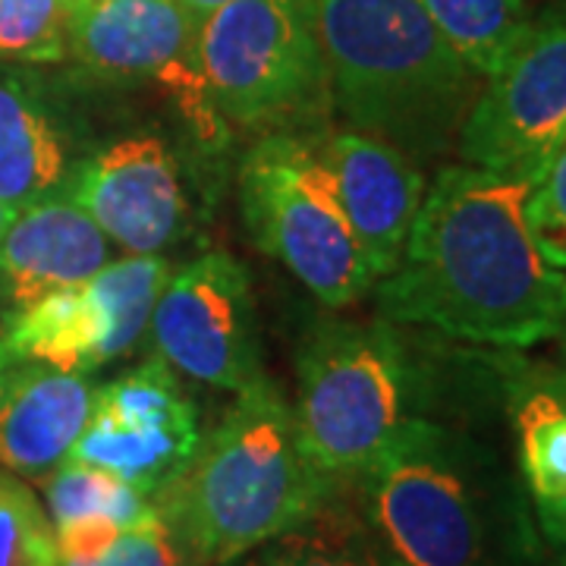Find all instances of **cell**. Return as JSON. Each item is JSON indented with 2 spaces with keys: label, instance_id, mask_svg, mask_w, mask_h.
I'll return each instance as SVG.
<instances>
[{
  "label": "cell",
  "instance_id": "27",
  "mask_svg": "<svg viewBox=\"0 0 566 566\" xmlns=\"http://www.w3.org/2000/svg\"><path fill=\"white\" fill-rule=\"evenodd\" d=\"M180 547L170 538V532L161 523L158 510L151 520H145L142 526L126 528L114 547L92 560V564H57V566H177L180 560Z\"/></svg>",
  "mask_w": 566,
  "mask_h": 566
},
{
  "label": "cell",
  "instance_id": "20",
  "mask_svg": "<svg viewBox=\"0 0 566 566\" xmlns=\"http://www.w3.org/2000/svg\"><path fill=\"white\" fill-rule=\"evenodd\" d=\"M262 566H381L378 547L356 504H346L337 485L322 506L296 528L262 545Z\"/></svg>",
  "mask_w": 566,
  "mask_h": 566
},
{
  "label": "cell",
  "instance_id": "6",
  "mask_svg": "<svg viewBox=\"0 0 566 566\" xmlns=\"http://www.w3.org/2000/svg\"><path fill=\"white\" fill-rule=\"evenodd\" d=\"M240 205L252 243L324 305L344 308L375 290L337 180L305 139L271 133L255 142L240 167Z\"/></svg>",
  "mask_w": 566,
  "mask_h": 566
},
{
  "label": "cell",
  "instance_id": "31",
  "mask_svg": "<svg viewBox=\"0 0 566 566\" xmlns=\"http://www.w3.org/2000/svg\"><path fill=\"white\" fill-rule=\"evenodd\" d=\"M13 214H17V208H10V205L0 202V240H3L7 227H10V221H13Z\"/></svg>",
  "mask_w": 566,
  "mask_h": 566
},
{
  "label": "cell",
  "instance_id": "11",
  "mask_svg": "<svg viewBox=\"0 0 566 566\" xmlns=\"http://www.w3.org/2000/svg\"><path fill=\"white\" fill-rule=\"evenodd\" d=\"M63 192L126 255H161L186 221L180 164L161 136L136 133L80 158Z\"/></svg>",
  "mask_w": 566,
  "mask_h": 566
},
{
  "label": "cell",
  "instance_id": "22",
  "mask_svg": "<svg viewBox=\"0 0 566 566\" xmlns=\"http://www.w3.org/2000/svg\"><path fill=\"white\" fill-rule=\"evenodd\" d=\"M44 497L54 526L66 520H80V516H111L117 526L126 528L142 526L145 520L155 516V506L148 501V494H142L139 488L126 485L114 472L98 469L88 463H61L44 482Z\"/></svg>",
  "mask_w": 566,
  "mask_h": 566
},
{
  "label": "cell",
  "instance_id": "15",
  "mask_svg": "<svg viewBox=\"0 0 566 566\" xmlns=\"http://www.w3.org/2000/svg\"><path fill=\"white\" fill-rule=\"evenodd\" d=\"M76 161L70 133L39 80L0 66V202L20 211L61 192Z\"/></svg>",
  "mask_w": 566,
  "mask_h": 566
},
{
  "label": "cell",
  "instance_id": "12",
  "mask_svg": "<svg viewBox=\"0 0 566 566\" xmlns=\"http://www.w3.org/2000/svg\"><path fill=\"white\" fill-rule=\"evenodd\" d=\"M346 218L363 243L375 281L387 277L403 259L406 240L424 199V177L416 158L394 142L363 129H346L324 142Z\"/></svg>",
  "mask_w": 566,
  "mask_h": 566
},
{
  "label": "cell",
  "instance_id": "34",
  "mask_svg": "<svg viewBox=\"0 0 566 566\" xmlns=\"http://www.w3.org/2000/svg\"><path fill=\"white\" fill-rule=\"evenodd\" d=\"M177 566H205V564H199V560H192V557H180V560H177Z\"/></svg>",
  "mask_w": 566,
  "mask_h": 566
},
{
  "label": "cell",
  "instance_id": "24",
  "mask_svg": "<svg viewBox=\"0 0 566 566\" xmlns=\"http://www.w3.org/2000/svg\"><path fill=\"white\" fill-rule=\"evenodd\" d=\"M0 566H57V542L32 488L0 472Z\"/></svg>",
  "mask_w": 566,
  "mask_h": 566
},
{
  "label": "cell",
  "instance_id": "28",
  "mask_svg": "<svg viewBox=\"0 0 566 566\" xmlns=\"http://www.w3.org/2000/svg\"><path fill=\"white\" fill-rule=\"evenodd\" d=\"M123 528L111 516H80L54 526V542H57V564H92L104 557L114 542L120 538Z\"/></svg>",
  "mask_w": 566,
  "mask_h": 566
},
{
  "label": "cell",
  "instance_id": "4",
  "mask_svg": "<svg viewBox=\"0 0 566 566\" xmlns=\"http://www.w3.org/2000/svg\"><path fill=\"white\" fill-rule=\"evenodd\" d=\"M381 566H488L479 453L428 419H406L346 482Z\"/></svg>",
  "mask_w": 566,
  "mask_h": 566
},
{
  "label": "cell",
  "instance_id": "14",
  "mask_svg": "<svg viewBox=\"0 0 566 566\" xmlns=\"http://www.w3.org/2000/svg\"><path fill=\"white\" fill-rule=\"evenodd\" d=\"M98 387L82 371L17 363L0 400V465L29 482H44L66 463L92 419Z\"/></svg>",
  "mask_w": 566,
  "mask_h": 566
},
{
  "label": "cell",
  "instance_id": "13",
  "mask_svg": "<svg viewBox=\"0 0 566 566\" xmlns=\"http://www.w3.org/2000/svg\"><path fill=\"white\" fill-rule=\"evenodd\" d=\"M111 237L66 192L13 214L0 240V300L17 312L41 296L88 283L114 262Z\"/></svg>",
  "mask_w": 566,
  "mask_h": 566
},
{
  "label": "cell",
  "instance_id": "16",
  "mask_svg": "<svg viewBox=\"0 0 566 566\" xmlns=\"http://www.w3.org/2000/svg\"><path fill=\"white\" fill-rule=\"evenodd\" d=\"M510 385L523 479L547 542L566 551V371L528 368Z\"/></svg>",
  "mask_w": 566,
  "mask_h": 566
},
{
  "label": "cell",
  "instance_id": "32",
  "mask_svg": "<svg viewBox=\"0 0 566 566\" xmlns=\"http://www.w3.org/2000/svg\"><path fill=\"white\" fill-rule=\"evenodd\" d=\"M66 3V10H73V7H85V3H102V0H63Z\"/></svg>",
  "mask_w": 566,
  "mask_h": 566
},
{
  "label": "cell",
  "instance_id": "25",
  "mask_svg": "<svg viewBox=\"0 0 566 566\" xmlns=\"http://www.w3.org/2000/svg\"><path fill=\"white\" fill-rule=\"evenodd\" d=\"M0 61H66V3L0 0Z\"/></svg>",
  "mask_w": 566,
  "mask_h": 566
},
{
  "label": "cell",
  "instance_id": "1",
  "mask_svg": "<svg viewBox=\"0 0 566 566\" xmlns=\"http://www.w3.org/2000/svg\"><path fill=\"white\" fill-rule=\"evenodd\" d=\"M532 180L450 164L424 189L400 264L375 283L378 315L465 344L528 349L564 331V271L526 227Z\"/></svg>",
  "mask_w": 566,
  "mask_h": 566
},
{
  "label": "cell",
  "instance_id": "30",
  "mask_svg": "<svg viewBox=\"0 0 566 566\" xmlns=\"http://www.w3.org/2000/svg\"><path fill=\"white\" fill-rule=\"evenodd\" d=\"M13 359L0 349V400H3V390H7V381H10V371H13Z\"/></svg>",
  "mask_w": 566,
  "mask_h": 566
},
{
  "label": "cell",
  "instance_id": "29",
  "mask_svg": "<svg viewBox=\"0 0 566 566\" xmlns=\"http://www.w3.org/2000/svg\"><path fill=\"white\" fill-rule=\"evenodd\" d=\"M180 3L186 7V10H192L199 20H205L211 10H218V7H221V3H227V0H180Z\"/></svg>",
  "mask_w": 566,
  "mask_h": 566
},
{
  "label": "cell",
  "instance_id": "10",
  "mask_svg": "<svg viewBox=\"0 0 566 566\" xmlns=\"http://www.w3.org/2000/svg\"><path fill=\"white\" fill-rule=\"evenodd\" d=\"M148 334L164 363L192 381L240 394L264 378L252 281L230 252H205L170 274Z\"/></svg>",
  "mask_w": 566,
  "mask_h": 566
},
{
  "label": "cell",
  "instance_id": "5",
  "mask_svg": "<svg viewBox=\"0 0 566 566\" xmlns=\"http://www.w3.org/2000/svg\"><path fill=\"white\" fill-rule=\"evenodd\" d=\"M409 356L394 324L322 322L296 356V424L331 485L353 482L409 419Z\"/></svg>",
  "mask_w": 566,
  "mask_h": 566
},
{
  "label": "cell",
  "instance_id": "18",
  "mask_svg": "<svg viewBox=\"0 0 566 566\" xmlns=\"http://www.w3.org/2000/svg\"><path fill=\"white\" fill-rule=\"evenodd\" d=\"M199 438V428L123 422L95 406L66 460L107 469L126 485L139 488L142 494L151 497L189 460Z\"/></svg>",
  "mask_w": 566,
  "mask_h": 566
},
{
  "label": "cell",
  "instance_id": "35",
  "mask_svg": "<svg viewBox=\"0 0 566 566\" xmlns=\"http://www.w3.org/2000/svg\"><path fill=\"white\" fill-rule=\"evenodd\" d=\"M554 566H566V551H564V557H560V560H557V564Z\"/></svg>",
  "mask_w": 566,
  "mask_h": 566
},
{
  "label": "cell",
  "instance_id": "23",
  "mask_svg": "<svg viewBox=\"0 0 566 566\" xmlns=\"http://www.w3.org/2000/svg\"><path fill=\"white\" fill-rule=\"evenodd\" d=\"M95 406L123 422L161 424V428H199L196 406L186 397L174 368L155 359L120 375L107 387H98Z\"/></svg>",
  "mask_w": 566,
  "mask_h": 566
},
{
  "label": "cell",
  "instance_id": "8",
  "mask_svg": "<svg viewBox=\"0 0 566 566\" xmlns=\"http://www.w3.org/2000/svg\"><path fill=\"white\" fill-rule=\"evenodd\" d=\"M199 17L180 0H102L66 10V57L123 82H151L205 148L227 145V120L199 63Z\"/></svg>",
  "mask_w": 566,
  "mask_h": 566
},
{
  "label": "cell",
  "instance_id": "21",
  "mask_svg": "<svg viewBox=\"0 0 566 566\" xmlns=\"http://www.w3.org/2000/svg\"><path fill=\"white\" fill-rule=\"evenodd\" d=\"M428 17L482 80H488L528 25V0H422Z\"/></svg>",
  "mask_w": 566,
  "mask_h": 566
},
{
  "label": "cell",
  "instance_id": "9",
  "mask_svg": "<svg viewBox=\"0 0 566 566\" xmlns=\"http://www.w3.org/2000/svg\"><path fill=\"white\" fill-rule=\"evenodd\" d=\"M566 136V3L532 17L501 66L482 82L457 151L463 164L528 177Z\"/></svg>",
  "mask_w": 566,
  "mask_h": 566
},
{
  "label": "cell",
  "instance_id": "17",
  "mask_svg": "<svg viewBox=\"0 0 566 566\" xmlns=\"http://www.w3.org/2000/svg\"><path fill=\"white\" fill-rule=\"evenodd\" d=\"M102 312L82 283L7 312L0 349L13 363H41L88 375L102 368Z\"/></svg>",
  "mask_w": 566,
  "mask_h": 566
},
{
  "label": "cell",
  "instance_id": "2",
  "mask_svg": "<svg viewBox=\"0 0 566 566\" xmlns=\"http://www.w3.org/2000/svg\"><path fill=\"white\" fill-rule=\"evenodd\" d=\"M331 488L305 453L293 406L262 378L237 394L151 506L182 557L230 566L308 520Z\"/></svg>",
  "mask_w": 566,
  "mask_h": 566
},
{
  "label": "cell",
  "instance_id": "36",
  "mask_svg": "<svg viewBox=\"0 0 566 566\" xmlns=\"http://www.w3.org/2000/svg\"><path fill=\"white\" fill-rule=\"evenodd\" d=\"M240 566H262V564H240Z\"/></svg>",
  "mask_w": 566,
  "mask_h": 566
},
{
  "label": "cell",
  "instance_id": "19",
  "mask_svg": "<svg viewBox=\"0 0 566 566\" xmlns=\"http://www.w3.org/2000/svg\"><path fill=\"white\" fill-rule=\"evenodd\" d=\"M170 274L174 271L161 255H126L104 264L85 283L104 322L102 365L117 363L142 344Z\"/></svg>",
  "mask_w": 566,
  "mask_h": 566
},
{
  "label": "cell",
  "instance_id": "26",
  "mask_svg": "<svg viewBox=\"0 0 566 566\" xmlns=\"http://www.w3.org/2000/svg\"><path fill=\"white\" fill-rule=\"evenodd\" d=\"M526 227L542 259L566 274V136L528 186Z\"/></svg>",
  "mask_w": 566,
  "mask_h": 566
},
{
  "label": "cell",
  "instance_id": "33",
  "mask_svg": "<svg viewBox=\"0 0 566 566\" xmlns=\"http://www.w3.org/2000/svg\"><path fill=\"white\" fill-rule=\"evenodd\" d=\"M560 340L566 346V274H564V331H560Z\"/></svg>",
  "mask_w": 566,
  "mask_h": 566
},
{
  "label": "cell",
  "instance_id": "7",
  "mask_svg": "<svg viewBox=\"0 0 566 566\" xmlns=\"http://www.w3.org/2000/svg\"><path fill=\"white\" fill-rule=\"evenodd\" d=\"M199 63L240 126L277 129L331 102L318 0H227L199 22Z\"/></svg>",
  "mask_w": 566,
  "mask_h": 566
},
{
  "label": "cell",
  "instance_id": "3",
  "mask_svg": "<svg viewBox=\"0 0 566 566\" xmlns=\"http://www.w3.org/2000/svg\"><path fill=\"white\" fill-rule=\"evenodd\" d=\"M331 102L353 129L409 158L457 148L482 76L450 48L422 0H318Z\"/></svg>",
  "mask_w": 566,
  "mask_h": 566
}]
</instances>
